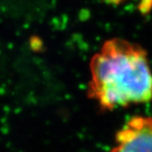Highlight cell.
Returning <instances> with one entry per match:
<instances>
[{"instance_id": "obj_1", "label": "cell", "mask_w": 152, "mask_h": 152, "mask_svg": "<svg viewBox=\"0 0 152 152\" xmlns=\"http://www.w3.org/2000/svg\"><path fill=\"white\" fill-rule=\"evenodd\" d=\"M88 94L101 109L114 110L152 100V72L146 50L112 39L92 58Z\"/></svg>"}, {"instance_id": "obj_2", "label": "cell", "mask_w": 152, "mask_h": 152, "mask_svg": "<svg viewBox=\"0 0 152 152\" xmlns=\"http://www.w3.org/2000/svg\"><path fill=\"white\" fill-rule=\"evenodd\" d=\"M109 152H152V117L130 118L115 135V146Z\"/></svg>"}, {"instance_id": "obj_3", "label": "cell", "mask_w": 152, "mask_h": 152, "mask_svg": "<svg viewBox=\"0 0 152 152\" xmlns=\"http://www.w3.org/2000/svg\"><path fill=\"white\" fill-rule=\"evenodd\" d=\"M109 2L113 3V4H119V3H122L125 0H108Z\"/></svg>"}]
</instances>
